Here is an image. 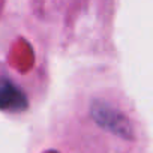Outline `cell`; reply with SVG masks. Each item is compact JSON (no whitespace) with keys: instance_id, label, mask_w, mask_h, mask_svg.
<instances>
[{"instance_id":"1","label":"cell","mask_w":153,"mask_h":153,"mask_svg":"<svg viewBox=\"0 0 153 153\" xmlns=\"http://www.w3.org/2000/svg\"><path fill=\"white\" fill-rule=\"evenodd\" d=\"M92 116L95 119V122L102 126L104 129L120 135L123 138H131L132 137V128L131 123L128 122V119L114 107H111L107 102H101L96 101L92 105Z\"/></svg>"},{"instance_id":"2","label":"cell","mask_w":153,"mask_h":153,"mask_svg":"<svg viewBox=\"0 0 153 153\" xmlns=\"http://www.w3.org/2000/svg\"><path fill=\"white\" fill-rule=\"evenodd\" d=\"M27 108L26 95L9 80L0 78V110L2 111H23Z\"/></svg>"}]
</instances>
